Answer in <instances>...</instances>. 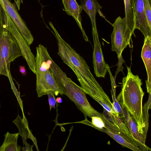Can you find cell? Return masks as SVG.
<instances>
[{"mask_svg":"<svg viewBox=\"0 0 151 151\" xmlns=\"http://www.w3.org/2000/svg\"><path fill=\"white\" fill-rule=\"evenodd\" d=\"M62 3L66 12L75 19L81 31L84 39L86 42H88V38L82 25L81 14L82 9L81 6L78 5L76 0H62Z\"/></svg>","mask_w":151,"mask_h":151,"instance_id":"cell-15","label":"cell"},{"mask_svg":"<svg viewBox=\"0 0 151 151\" xmlns=\"http://www.w3.org/2000/svg\"><path fill=\"white\" fill-rule=\"evenodd\" d=\"M121 107L124 114L123 119L139 147L142 151H151V149L145 144L146 138L139 132L137 124L134 119L125 107Z\"/></svg>","mask_w":151,"mask_h":151,"instance_id":"cell-11","label":"cell"},{"mask_svg":"<svg viewBox=\"0 0 151 151\" xmlns=\"http://www.w3.org/2000/svg\"><path fill=\"white\" fill-rule=\"evenodd\" d=\"M96 129L107 134L116 142L124 147L134 151H142L138 147L128 141L120 135L113 133L105 128H97Z\"/></svg>","mask_w":151,"mask_h":151,"instance_id":"cell-18","label":"cell"},{"mask_svg":"<svg viewBox=\"0 0 151 151\" xmlns=\"http://www.w3.org/2000/svg\"><path fill=\"white\" fill-rule=\"evenodd\" d=\"M48 97V102L50 106V111H51L52 108L55 109V108L56 100L54 96V94L49 93L47 94Z\"/></svg>","mask_w":151,"mask_h":151,"instance_id":"cell-22","label":"cell"},{"mask_svg":"<svg viewBox=\"0 0 151 151\" xmlns=\"http://www.w3.org/2000/svg\"><path fill=\"white\" fill-rule=\"evenodd\" d=\"M113 102L112 103V109L115 113V115L122 119L124 117V114L122 108L120 104L117 101L115 97V90H113L112 93Z\"/></svg>","mask_w":151,"mask_h":151,"instance_id":"cell-19","label":"cell"},{"mask_svg":"<svg viewBox=\"0 0 151 151\" xmlns=\"http://www.w3.org/2000/svg\"><path fill=\"white\" fill-rule=\"evenodd\" d=\"M124 1L125 14L124 19L126 23V28L123 45V50L129 45L131 36L135 29L134 0Z\"/></svg>","mask_w":151,"mask_h":151,"instance_id":"cell-10","label":"cell"},{"mask_svg":"<svg viewBox=\"0 0 151 151\" xmlns=\"http://www.w3.org/2000/svg\"><path fill=\"white\" fill-rule=\"evenodd\" d=\"M0 75L8 77L11 63L22 55L14 37L7 29L0 14Z\"/></svg>","mask_w":151,"mask_h":151,"instance_id":"cell-5","label":"cell"},{"mask_svg":"<svg viewBox=\"0 0 151 151\" xmlns=\"http://www.w3.org/2000/svg\"><path fill=\"white\" fill-rule=\"evenodd\" d=\"M19 71L22 73L23 76H26L27 75V73L26 72V70L24 66L20 65L19 66Z\"/></svg>","mask_w":151,"mask_h":151,"instance_id":"cell-24","label":"cell"},{"mask_svg":"<svg viewBox=\"0 0 151 151\" xmlns=\"http://www.w3.org/2000/svg\"><path fill=\"white\" fill-rule=\"evenodd\" d=\"M93 99H94L96 101H97L103 107L104 109H105L108 112L110 113L111 114L113 115V114L115 115V113L114 111L111 109L107 105L103 103L101 101L99 100L98 99L93 98Z\"/></svg>","mask_w":151,"mask_h":151,"instance_id":"cell-23","label":"cell"},{"mask_svg":"<svg viewBox=\"0 0 151 151\" xmlns=\"http://www.w3.org/2000/svg\"><path fill=\"white\" fill-rule=\"evenodd\" d=\"M112 116L115 122L119 128L128 135L132 137L130 132L126 124L123 122L122 119L120 118L118 116L115 115L113 114Z\"/></svg>","mask_w":151,"mask_h":151,"instance_id":"cell-20","label":"cell"},{"mask_svg":"<svg viewBox=\"0 0 151 151\" xmlns=\"http://www.w3.org/2000/svg\"><path fill=\"white\" fill-rule=\"evenodd\" d=\"M141 57L145 64L147 76L146 81L147 92L151 94V37L145 38Z\"/></svg>","mask_w":151,"mask_h":151,"instance_id":"cell-14","label":"cell"},{"mask_svg":"<svg viewBox=\"0 0 151 151\" xmlns=\"http://www.w3.org/2000/svg\"><path fill=\"white\" fill-rule=\"evenodd\" d=\"M36 91L38 97L49 93L56 96L59 94L63 95L50 70L52 59L47 48L40 44L36 47Z\"/></svg>","mask_w":151,"mask_h":151,"instance_id":"cell-4","label":"cell"},{"mask_svg":"<svg viewBox=\"0 0 151 151\" xmlns=\"http://www.w3.org/2000/svg\"><path fill=\"white\" fill-rule=\"evenodd\" d=\"M49 24L53 32L51 31L57 40L58 55L73 71L86 94L107 105H110L111 102L109 97L96 80L83 58L62 37L51 22Z\"/></svg>","mask_w":151,"mask_h":151,"instance_id":"cell-1","label":"cell"},{"mask_svg":"<svg viewBox=\"0 0 151 151\" xmlns=\"http://www.w3.org/2000/svg\"><path fill=\"white\" fill-rule=\"evenodd\" d=\"M135 29H138L145 37H151V28L150 27L145 12L143 0H134Z\"/></svg>","mask_w":151,"mask_h":151,"instance_id":"cell-12","label":"cell"},{"mask_svg":"<svg viewBox=\"0 0 151 151\" xmlns=\"http://www.w3.org/2000/svg\"><path fill=\"white\" fill-rule=\"evenodd\" d=\"M15 2L18 9L19 10L20 9V0H14Z\"/></svg>","mask_w":151,"mask_h":151,"instance_id":"cell-25","label":"cell"},{"mask_svg":"<svg viewBox=\"0 0 151 151\" xmlns=\"http://www.w3.org/2000/svg\"><path fill=\"white\" fill-rule=\"evenodd\" d=\"M13 122L17 127L19 131V135L21 136L24 146L22 147V151H33L32 148L33 145L31 146L27 142L26 140L28 138H30L33 141L35 144L37 143L35 138L32 135L29 130L27 122L25 116L22 119L19 114L16 119L13 121Z\"/></svg>","mask_w":151,"mask_h":151,"instance_id":"cell-13","label":"cell"},{"mask_svg":"<svg viewBox=\"0 0 151 151\" xmlns=\"http://www.w3.org/2000/svg\"></svg>","mask_w":151,"mask_h":151,"instance_id":"cell-28","label":"cell"},{"mask_svg":"<svg viewBox=\"0 0 151 151\" xmlns=\"http://www.w3.org/2000/svg\"><path fill=\"white\" fill-rule=\"evenodd\" d=\"M127 73L122 78L121 91L116 99L121 106L125 107L135 120L140 133L146 138L147 131L143 112L142 99L144 95L142 88V80L134 75L130 67L127 66Z\"/></svg>","mask_w":151,"mask_h":151,"instance_id":"cell-2","label":"cell"},{"mask_svg":"<svg viewBox=\"0 0 151 151\" xmlns=\"http://www.w3.org/2000/svg\"><path fill=\"white\" fill-rule=\"evenodd\" d=\"M56 101L58 103H61L63 102L62 99L61 97H57L56 99Z\"/></svg>","mask_w":151,"mask_h":151,"instance_id":"cell-26","label":"cell"},{"mask_svg":"<svg viewBox=\"0 0 151 151\" xmlns=\"http://www.w3.org/2000/svg\"><path fill=\"white\" fill-rule=\"evenodd\" d=\"M0 4L29 45H31L34 41L33 37L18 13L15 5L10 0H0Z\"/></svg>","mask_w":151,"mask_h":151,"instance_id":"cell-8","label":"cell"},{"mask_svg":"<svg viewBox=\"0 0 151 151\" xmlns=\"http://www.w3.org/2000/svg\"><path fill=\"white\" fill-rule=\"evenodd\" d=\"M144 10L150 27L151 28V4L149 0H143Z\"/></svg>","mask_w":151,"mask_h":151,"instance_id":"cell-21","label":"cell"},{"mask_svg":"<svg viewBox=\"0 0 151 151\" xmlns=\"http://www.w3.org/2000/svg\"><path fill=\"white\" fill-rule=\"evenodd\" d=\"M92 33L94 44L93 63L94 73L97 77L104 78L109 66L104 60L97 28L92 29Z\"/></svg>","mask_w":151,"mask_h":151,"instance_id":"cell-9","label":"cell"},{"mask_svg":"<svg viewBox=\"0 0 151 151\" xmlns=\"http://www.w3.org/2000/svg\"><path fill=\"white\" fill-rule=\"evenodd\" d=\"M113 27L111 34V50L115 52L117 55L118 66L116 73V76L120 71H123L122 64L125 61L122 58V54L123 51L122 47L126 28V24L124 19L120 17H117L114 23L111 24Z\"/></svg>","mask_w":151,"mask_h":151,"instance_id":"cell-7","label":"cell"},{"mask_svg":"<svg viewBox=\"0 0 151 151\" xmlns=\"http://www.w3.org/2000/svg\"><path fill=\"white\" fill-rule=\"evenodd\" d=\"M0 14L2 16L6 28L17 41L30 69L36 73L35 57L32 52L29 45L23 37L7 13L0 5Z\"/></svg>","mask_w":151,"mask_h":151,"instance_id":"cell-6","label":"cell"},{"mask_svg":"<svg viewBox=\"0 0 151 151\" xmlns=\"http://www.w3.org/2000/svg\"><path fill=\"white\" fill-rule=\"evenodd\" d=\"M50 69L62 94L65 95L73 101L85 116L91 118L96 116L102 118L103 114L91 105L81 86L68 78L53 60Z\"/></svg>","mask_w":151,"mask_h":151,"instance_id":"cell-3","label":"cell"},{"mask_svg":"<svg viewBox=\"0 0 151 151\" xmlns=\"http://www.w3.org/2000/svg\"><path fill=\"white\" fill-rule=\"evenodd\" d=\"M149 1L150 3L151 4V0H149Z\"/></svg>","mask_w":151,"mask_h":151,"instance_id":"cell-27","label":"cell"},{"mask_svg":"<svg viewBox=\"0 0 151 151\" xmlns=\"http://www.w3.org/2000/svg\"><path fill=\"white\" fill-rule=\"evenodd\" d=\"M80 6L88 14L91 21L92 29L97 28L96 17L97 12H101L102 8L96 0H81Z\"/></svg>","mask_w":151,"mask_h":151,"instance_id":"cell-16","label":"cell"},{"mask_svg":"<svg viewBox=\"0 0 151 151\" xmlns=\"http://www.w3.org/2000/svg\"><path fill=\"white\" fill-rule=\"evenodd\" d=\"M19 135V132L12 134L7 132L4 135V139L0 147V151H21L22 147L17 144Z\"/></svg>","mask_w":151,"mask_h":151,"instance_id":"cell-17","label":"cell"}]
</instances>
